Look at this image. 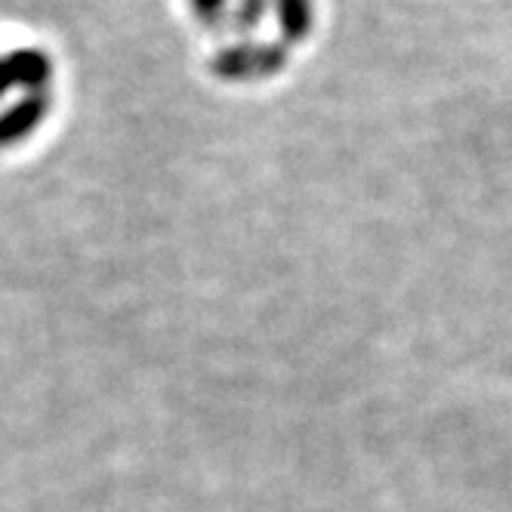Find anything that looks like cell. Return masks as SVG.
Returning <instances> with one entry per match:
<instances>
[{"mask_svg":"<svg viewBox=\"0 0 512 512\" xmlns=\"http://www.w3.org/2000/svg\"><path fill=\"white\" fill-rule=\"evenodd\" d=\"M290 47L281 41H241L216 50L210 56V71L223 81H263L287 65Z\"/></svg>","mask_w":512,"mask_h":512,"instance_id":"obj_1","label":"cell"},{"mask_svg":"<svg viewBox=\"0 0 512 512\" xmlns=\"http://www.w3.org/2000/svg\"><path fill=\"white\" fill-rule=\"evenodd\" d=\"M50 115V96L44 93H25L16 105H10L7 112H0V149L22 142L44 124Z\"/></svg>","mask_w":512,"mask_h":512,"instance_id":"obj_2","label":"cell"},{"mask_svg":"<svg viewBox=\"0 0 512 512\" xmlns=\"http://www.w3.org/2000/svg\"><path fill=\"white\" fill-rule=\"evenodd\" d=\"M4 56H7V65H10V75H13L16 87H22L28 93H44V87L53 78V62H50L47 50L19 47V50H10Z\"/></svg>","mask_w":512,"mask_h":512,"instance_id":"obj_3","label":"cell"},{"mask_svg":"<svg viewBox=\"0 0 512 512\" xmlns=\"http://www.w3.org/2000/svg\"><path fill=\"white\" fill-rule=\"evenodd\" d=\"M272 16L281 31V44H303L315 28V0H272Z\"/></svg>","mask_w":512,"mask_h":512,"instance_id":"obj_4","label":"cell"},{"mask_svg":"<svg viewBox=\"0 0 512 512\" xmlns=\"http://www.w3.org/2000/svg\"><path fill=\"white\" fill-rule=\"evenodd\" d=\"M272 13V0H238L235 10H232V19L229 25L238 31V34H250L253 28H260L263 19Z\"/></svg>","mask_w":512,"mask_h":512,"instance_id":"obj_5","label":"cell"},{"mask_svg":"<svg viewBox=\"0 0 512 512\" xmlns=\"http://www.w3.org/2000/svg\"><path fill=\"white\" fill-rule=\"evenodd\" d=\"M192 13L207 31H219L229 16V0H192Z\"/></svg>","mask_w":512,"mask_h":512,"instance_id":"obj_6","label":"cell"},{"mask_svg":"<svg viewBox=\"0 0 512 512\" xmlns=\"http://www.w3.org/2000/svg\"><path fill=\"white\" fill-rule=\"evenodd\" d=\"M13 75H10V65H7V56H0V96H7L13 90Z\"/></svg>","mask_w":512,"mask_h":512,"instance_id":"obj_7","label":"cell"}]
</instances>
